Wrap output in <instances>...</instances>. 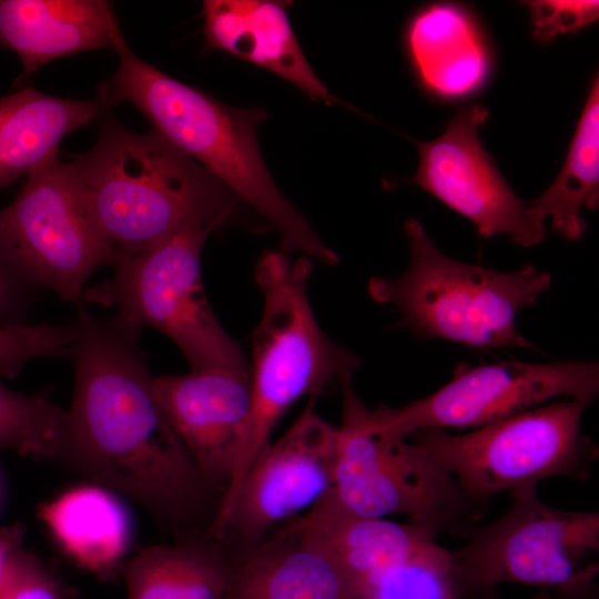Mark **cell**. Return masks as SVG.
<instances>
[{"mask_svg": "<svg viewBox=\"0 0 599 599\" xmlns=\"http://www.w3.org/2000/svg\"><path fill=\"white\" fill-rule=\"evenodd\" d=\"M10 540H11V537L4 540H0V583L2 580V576H3L6 562H7Z\"/></svg>", "mask_w": 599, "mask_h": 599, "instance_id": "obj_31", "label": "cell"}, {"mask_svg": "<svg viewBox=\"0 0 599 599\" xmlns=\"http://www.w3.org/2000/svg\"><path fill=\"white\" fill-rule=\"evenodd\" d=\"M358 599H456L448 570L409 564L385 570L372 579Z\"/></svg>", "mask_w": 599, "mask_h": 599, "instance_id": "obj_26", "label": "cell"}, {"mask_svg": "<svg viewBox=\"0 0 599 599\" xmlns=\"http://www.w3.org/2000/svg\"><path fill=\"white\" fill-rule=\"evenodd\" d=\"M72 326L65 467L133 499L177 539L207 534L220 498L156 398L140 331L82 302Z\"/></svg>", "mask_w": 599, "mask_h": 599, "instance_id": "obj_1", "label": "cell"}, {"mask_svg": "<svg viewBox=\"0 0 599 599\" xmlns=\"http://www.w3.org/2000/svg\"><path fill=\"white\" fill-rule=\"evenodd\" d=\"M487 116L481 104L465 106L440 136L416 142L419 163L407 182L469 220L486 237L506 235L521 246L536 245L546 237V225L516 195L484 148L479 129Z\"/></svg>", "mask_w": 599, "mask_h": 599, "instance_id": "obj_13", "label": "cell"}, {"mask_svg": "<svg viewBox=\"0 0 599 599\" xmlns=\"http://www.w3.org/2000/svg\"><path fill=\"white\" fill-rule=\"evenodd\" d=\"M460 599H502L496 591V588L485 589L464 596ZM529 599H599L598 596L580 597L568 595L549 589H539V591Z\"/></svg>", "mask_w": 599, "mask_h": 599, "instance_id": "obj_30", "label": "cell"}, {"mask_svg": "<svg viewBox=\"0 0 599 599\" xmlns=\"http://www.w3.org/2000/svg\"><path fill=\"white\" fill-rule=\"evenodd\" d=\"M598 392L596 362L460 365L454 377L430 395L400 407H365L363 425L392 438H407L426 428L475 429L560 397L592 403Z\"/></svg>", "mask_w": 599, "mask_h": 599, "instance_id": "obj_10", "label": "cell"}, {"mask_svg": "<svg viewBox=\"0 0 599 599\" xmlns=\"http://www.w3.org/2000/svg\"><path fill=\"white\" fill-rule=\"evenodd\" d=\"M89 211L119 254L136 253L191 227L230 223L240 199L154 130L106 119L93 146L70 162Z\"/></svg>", "mask_w": 599, "mask_h": 599, "instance_id": "obj_3", "label": "cell"}, {"mask_svg": "<svg viewBox=\"0 0 599 599\" xmlns=\"http://www.w3.org/2000/svg\"><path fill=\"white\" fill-rule=\"evenodd\" d=\"M407 45L423 82L444 97L476 90L488 72V55L471 17L451 3L419 11L407 29Z\"/></svg>", "mask_w": 599, "mask_h": 599, "instance_id": "obj_20", "label": "cell"}, {"mask_svg": "<svg viewBox=\"0 0 599 599\" xmlns=\"http://www.w3.org/2000/svg\"><path fill=\"white\" fill-rule=\"evenodd\" d=\"M308 403L293 425L253 459L209 536L229 549L257 545L274 528L314 507L333 486L339 432Z\"/></svg>", "mask_w": 599, "mask_h": 599, "instance_id": "obj_12", "label": "cell"}, {"mask_svg": "<svg viewBox=\"0 0 599 599\" xmlns=\"http://www.w3.org/2000/svg\"><path fill=\"white\" fill-rule=\"evenodd\" d=\"M101 94L110 104L129 102L177 150L204 166L242 203L280 234L282 251L300 252L325 265L339 262L306 217L281 192L263 160L257 126L262 109L222 103L136 57L128 45Z\"/></svg>", "mask_w": 599, "mask_h": 599, "instance_id": "obj_2", "label": "cell"}, {"mask_svg": "<svg viewBox=\"0 0 599 599\" xmlns=\"http://www.w3.org/2000/svg\"><path fill=\"white\" fill-rule=\"evenodd\" d=\"M599 196V83L595 79L566 161L555 181L528 202L535 217L568 240L580 238L587 229L581 212L598 207Z\"/></svg>", "mask_w": 599, "mask_h": 599, "instance_id": "obj_23", "label": "cell"}, {"mask_svg": "<svg viewBox=\"0 0 599 599\" xmlns=\"http://www.w3.org/2000/svg\"><path fill=\"white\" fill-rule=\"evenodd\" d=\"M202 14L206 48L264 68L286 79L314 101L327 104L334 101L307 62L283 2L205 0Z\"/></svg>", "mask_w": 599, "mask_h": 599, "instance_id": "obj_18", "label": "cell"}, {"mask_svg": "<svg viewBox=\"0 0 599 599\" xmlns=\"http://www.w3.org/2000/svg\"><path fill=\"white\" fill-rule=\"evenodd\" d=\"M590 402L564 398L464 434L426 428L412 441L447 469L476 501L489 506L500 493L565 477L586 480L599 456L581 432Z\"/></svg>", "mask_w": 599, "mask_h": 599, "instance_id": "obj_8", "label": "cell"}, {"mask_svg": "<svg viewBox=\"0 0 599 599\" xmlns=\"http://www.w3.org/2000/svg\"><path fill=\"white\" fill-rule=\"evenodd\" d=\"M34 286L0 232V325L26 323L23 315Z\"/></svg>", "mask_w": 599, "mask_h": 599, "instance_id": "obj_29", "label": "cell"}, {"mask_svg": "<svg viewBox=\"0 0 599 599\" xmlns=\"http://www.w3.org/2000/svg\"><path fill=\"white\" fill-rule=\"evenodd\" d=\"M509 495L511 502L502 516L476 525L464 546L449 550L454 597L502 582L598 596L599 512L554 508L539 499L535 485Z\"/></svg>", "mask_w": 599, "mask_h": 599, "instance_id": "obj_6", "label": "cell"}, {"mask_svg": "<svg viewBox=\"0 0 599 599\" xmlns=\"http://www.w3.org/2000/svg\"><path fill=\"white\" fill-rule=\"evenodd\" d=\"M73 337L72 325H0V375L13 378L33 358L70 356Z\"/></svg>", "mask_w": 599, "mask_h": 599, "instance_id": "obj_25", "label": "cell"}, {"mask_svg": "<svg viewBox=\"0 0 599 599\" xmlns=\"http://www.w3.org/2000/svg\"><path fill=\"white\" fill-rule=\"evenodd\" d=\"M110 103L58 98L26 87L0 98V187L58 156L61 141L104 115Z\"/></svg>", "mask_w": 599, "mask_h": 599, "instance_id": "obj_19", "label": "cell"}, {"mask_svg": "<svg viewBox=\"0 0 599 599\" xmlns=\"http://www.w3.org/2000/svg\"><path fill=\"white\" fill-rule=\"evenodd\" d=\"M352 380L348 377L339 383L343 415L338 463L333 486L318 502L361 517L403 515L436 538H466L489 506L471 498L415 443L367 430L363 425L365 404Z\"/></svg>", "mask_w": 599, "mask_h": 599, "instance_id": "obj_7", "label": "cell"}, {"mask_svg": "<svg viewBox=\"0 0 599 599\" xmlns=\"http://www.w3.org/2000/svg\"><path fill=\"white\" fill-rule=\"evenodd\" d=\"M11 537L0 583V599H63L59 583L30 552Z\"/></svg>", "mask_w": 599, "mask_h": 599, "instance_id": "obj_27", "label": "cell"}, {"mask_svg": "<svg viewBox=\"0 0 599 599\" xmlns=\"http://www.w3.org/2000/svg\"><path fill=\"white\" fill-rule=\"evenodd\" d=\"M282 525L326 550L358 581L362 592L372 579L394 567L420 564L449 570V549L410 522L354 516L317 502Z\"/></svg>", "mask_w": 599, "mask_h": 599, "instance_id": "obj_16", "label": "cell"}, {"mask_svg": "<svg viewBox=\"0 0 599 599\" xmlns=\"http://www.w3.org/2000/svg\"><path fill=\"white\" fill-rule=\"evenodd\" d=\"M0 449L65 466L67 413L40 394H22L0 382Z\"/></svg>", "mask_w": 599, "mask_h": 599, "instance_id": "obj_24", "label": "cell"}, {"mask_svg": "<svg viewBox=\"0 0 599 599\" xmlns=\"http://www.w3.org/2000/svg\"><path fill=\"white\" fill-rule=\"evenodd\" d=\"M0 44L30 75L53 60L128 45L104 0H0Z\"/></svg>", "mask_w": 599, "mask_h": 599, "instance_id": "obj_17", "label": "cell"}, {"mask_svg": "<svg viewBox=\"0 0 599 599\" xmlns=\"http://www.w3.org/2000/svg\"><path fill=\"white\" fill-rule=\"evenodd\" d=\"M153 387L175 434L221 502L250 422V369L161 375L153 377Z\"/></svg>", "mask_w": 599, "mask_h": 599, "instance_id": "obj_14", "label": "cell"}, {"mask_svg": "<svg viewBox=\"0 0 599 599\" xmlns=\"http://www.w3.org/2000/svg\"><path fill=\"white\" fill-rule=\"evenodd\" d=\"M409 264L397 277L375 276L370 298L394 307L400 323L425 338L478 349L534 345L517 328L518 313L537 302L551 275L534 265L501 272L443 253L417 219L405 221Z\"/></svg>", "mask_w": 599, "mask_h": 599, "instance_id": "obj_5", "label": "cell"}, {"mask_svg": "<svg viewBox=\"0 0 599 599\" xmlns=\"http://www.w3.org/2000/svg\"><path fill=\"white\" fill-rule=\"evenodd\" d=\"M0 232L24 274L63 301H78L87 280L118 252L97 226L70 162L53 158L26 176L0 209Z\"/></svg>", "mask_w": 599, "mask_h": 599, "instance_id": "obj_11", "label": "cell"}, {"mask_svg": "<svg viewBox=\"0 0 599 599\" xmlns=\"http://www.w3.org/2000/svg\"><path fill=\"white\" fill-rule=\"evenodd\" d=\"M126 599H225L227 551L209 534L141 549L122 570Z\"/></svg>", "mask_w": 599, "mask_h": 599, "instance_id": "obj_21", "label": "cell"}, {"mask_svg": "<svg viewBox=\"0 0 599 599\" xmlns=\"http://www.w3.org/2000/svg\"><path fill=\"white\" fill-rule=\"evenodd\" d=\"M313 260H292L283 251L264 252L254 268L263 311L253 334L247 429L219 511L226 507L278 420L301 397H318L335 382L353 377L361 358L336 344L318 326L307 284Z\"/></svg>", "mask_w": 599, "mask_h": 599, "instance_id": "obj_4", "label": "cell"}, {"mask_svg": "<svg viewBox=\"0 0 599 599\" xmlns=\"http://www.w3.org/2000/svg\"><path fill=\"white\" fill-rule=\"evenodd\" d=\"M227 551L225 599H358V581L316 542L285 525Z\"/></svg>", "mask_w": 599, "mask_h": 599, "instance_id": "obj_15", "label": "cell"}, {"mask_svg": "<svg viewBox=\"0 0 599 599\" xmlns=\"http://www.w3.org/2000/svg\"><path fill=\"white\" fill-rule=\"evenodd\" d=\"M41 517L65 551L82 567L104 572L126 551L131 527L126 510L104 489L87 486L63 494Z\"/></svg>", "mask_w": 599, "mask_h": 599, "instance_id": "obj_22", "label": "cell"}, {"mask_svg": "<svg viewBox=\"0 0 599 599\" xmlns=\"http://www.w3.org/2000/svg\"><path fill=\"white\" fill-rule=\"evenodd\" d=\"M212 232L191 227L140 252L119 254L113 276L84 291L81 302L115 307L116 317L138 331L158 329L180 348L191 370L250 369L204 292L201 253Z\"/></svg>", "mask_w": 599, "mask_h": 599, "instance_id": "obj_9", "label": "cell"}, {"mask_svg": "<svg viewBox=\"0 0 599 599\" xmlns=\"http://www.w3.org/2000/svg\"><path fill=\"white\" fill-rule=\"evenodd\" d=\"M529 8L534 37L541 43L559 34L577 32L595 22L599 2L593 0H537L525 2Z\"/></svg>", "mask_w": 599, "mask_h": 599, "instance_id": "obj_28", "label": "cell"}]
</instances>
